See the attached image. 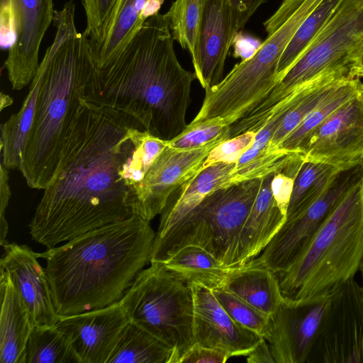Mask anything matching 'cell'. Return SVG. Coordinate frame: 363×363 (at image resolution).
Returning a JSON list of instances; mask_svg holds the SVG:
<instances>
[{
	"label": "cell",
	"instance_id": "38",
	"mask_svg": "<svg viewBox=\"0 0 363 363\" xmlns=\"http://www.w3.org/2000/svg\"><path fill=\"white\" fill-rule=\"evenodd\" d=\"M230 357L224 350L194 344L179 363H225Z\"/></svg>",
	"mask_w": 363,
	"mask_h": 363
},
{
	"label": "cell",
	"instance_id": "5",
	"mask_svg": "<svg viewBox=\"0 0 363 363\" xmlns=\"http://www.w3.org/2000/svg\"><path fill=\"white\" fill-rule=\"evenodd\" d=\"M363 259V172L345 192L303 250L277 274L285 298L333 294L354 278Z\"/></svg>",
	"mask_w": 363,
	"mask_h": 363
},
{
	"label": "cell",
	"instance_id": "11",
	"mask_svg": "<svg viewBox=\"0 0 363 363\" xmlns=\"http://www.w3.org/2000/svg\"><path fill=\"white\" fill-rule=\"evenodd\" d=\"M363 172V167L340 172L322 196L305 211L286 220L263 250L260 261L275 274L288 269L329 212Z\"/></svg>",
	"mask_w": 363,
	"mask_h": 363
},
{
	"label": "cell",
	"instance_id": "26",
	"mask_svg": "<svg viewBox=\"0 0 363 363\" xmlns=\"http://www.w3.org/2000/svg\"><path fill=\"white\" fill-rule=\"evenodd\" d=\"M172 355L169 347L129 322L107 363H172Z\"/></svg>",
	"mask_w": 363,
	"mask_h": 363
},
{
	"label": "cell",
	"instance_id": "15",
	"mask_svg": "<svg viewBox=\"0 0 363 363\" xmlns=\"http://www.w3.org/2000/svg\"><path fill=\"white\" fill-rule=\"evenodd\" d=\"M129 322L118 301L103 308L60 316L55 325L68 337L79 363H107Z\"/></svg>",
	"mask_w": 363,
	"mask_h": 363
},
{
	"label": "cell",
	"instance_id": "3",
	"mask_svg": "<svg viewBox=\"0 0 363 363\" xmlns=\"http://www.w3.org/2000/svg\"><path fill=\"white\" fill-rule=\"evenodd\" d=\"M155 233L135 216L39 253L59 316L100 309L120 301L150 262Z\"/></svg>",
	"mask_w": 363,
	"mask_h": 363
},
{
	"label": "cell",
	"instance_id": "32",
	"mask_svg": "<svg viewBox=\"0 0 363 363\" xmlns=\"http://www.w3.org/2000/svg\"><path fill=\"white\" fill-rule=\"evenodd\" d=\"M342 0H321L297 30L278 64V82L303 53L325 26Z\"/></svg>",
	"mask_w": 363,
	"mask_h": 363
},
{
	"label": "cell",
	"instance_id": "10",
	"mask_svg": "<svg viewBox=\"0 0 363 363\" xmlns=\"http://www.w3.org/2000/svg\"><path fill=\"white\" fill-rule=\"evenodd\" d=\"M301 153L305 160L339 171L363 167V95L359 90L313 131Z\"/></svg>",
	"mask_w": 363,
	"mask_h": 363
},
{
	"label": "cell",
	"instance_id": "43",
	"mask_svg": "<svg viewBox=\"0 0 363 363\" xmlns=\"http://www.w3.org/2000/svg\"><path fill=\"white\" fill-rule=\"evenodd\" d=\"M12 104V98L1 91L0 94V111H1L4 108L11 106Z\"/></svg>",
	"mask_w": 363,
	"mask_h": 363
},
{
	"label": "cell",
	"instance_id": "41",
	"mask_svg": "<svg viewBox=\"0 0 363 363\" xmlns=\"http://www.w3.org/2000/svg\"><path fill=\"white\" fill-rule=\"evenodd\" d=\"M248 363H274L275 360L272 354L269 345L264 338L247 355Z\"/></svg>",
	"mask_w": 363,
	"mask_h": 363
},
{
	"label": "cell",
	"instance_id": "27",
	"mask_svg": "<svg viewBox=\"0 0 363 363\" xmlns=\"http://www.w3.org/2000/svg\"><path fill=\"white\" fill-rule=\"evenodd\" d=\"M360 80L347 79L333 89L281 143L288 152H302L308 139L335 111L359 92Z\"/></svg>",
	"mask_w": 363,
	"mask_h": 363
},
{
	"label": "cell",
	"instance_id": "2",
	"mask_svg": "<svg viewBox=\"0 0 363 363\" xmlns=\"http://www.w3.org/2000/svg\"><path fill=\"white\" fill-rule=\"evenodd\" d=\"M165 14L147 19L110 63L96 65L82 95L84 101L133 117L145 131L171 140L186 128L194 72L179 62Z\"/></svg>",
	"mask_w": 363,
	"mask_h": 363
},
{
	"label": "cell",
	"instance_id": "6",
	"mask_svg": "<svg viewBox=\"0 0 363 363\" xmlns=\"http://www.w3.org/2000/svg\"><path fill=\"white\" fill-rule=\"evenodd\" d=\"M262 182L257 178L211 192L167 233L155 238L150 263H164L182 248L195 246L233 267L239 233Z\"/></svg>",
	"mask_w": 363,
	"mask_h": 363
},
{
	"label": "cell",
	"instance_id": "20",
	"mask_svg": "<svg viewBox=\"0 0 363 363\" xmlns=\"http://www.w3.org/2000/svg\"><path fill=\"white\" fill-rule=\"evenodd\" d=\"M164 0H118L100 39L90 43L96 68L113 60Z\"/></svg>",
	"mask_w": 363,
	"mask_h": 363
},
{
	"label": "cell",
	"instance_id": "1",
	"mask_svg": "<svg viewBox=\"0 0 363 363\" xmlns=\"http://www.w3.org/2000/svg\"><path fill=\"white\" fill-rule=\"evenodd\" d=\"M134 128L144 130L122 111L81 99L54 179L43 189L29 224L33 240L50 249L139 216L119 173L132 147Z\"/></svg>",
	"mask_w": 363,
	"mask_h": 363
},
{
	"label": "cell",
	"instance_id": "33",
	"mask_svg": "<svg viewBox=\"0 0 363 363\" xmlns=\"http://www.w3.org/2000/svg\"><path fill=\"white\" fill-rule=\"evenodd\" d=\"M218 301L238 323L269 340L272 335V317L223 288L212 290Z\"/></svg>",
	"mask_w": 363,
	"mask_h": 363
},
{
	"label": "cell",
	"instance_id": "7",
	"mask_svg": "<svg viewBox=\"0 0 363 363\" xmlns=\"http://www.w3.org/2000/svg\"><path fill=\"white\" fill-rule=\"evenodd\" d=\"M150 264L138 274L120 303L130 322L169 347L172 363H179L194 344L192 290L162 263Z\"/></svg>",
	"mask_w": 363,
	"mask_h": 363
},
{
	"label": "cell",
	"instance_id": "39",
	"mask_svg": "<svg viewBox=\"0 0 363 363\" xmlns=\"http://www.w3.org/2000/svg\"><path fill=\"white\" fill-rule=\"evenodd\" d=\"M9 169L5 167L1 162L0 164V244L3 245L8 241L6 236L8 233V223L5 214L8 206L11 191L9 184Z\"/></svg>",
	"mask_w": 363,
	"mask_h": 363
},
{
	"label": "cell",
	"instance_id": "35",
	"mask_svg": "<svg viewBox=\"0 0 363 363\" xmlns=\"http://www.w3.org/2000/svg\"><path fill=\"white\" fill-rule=\"evenodd\" d=\"M228 125L221 121H209L194 127L186 126L178 136L168 140V145L178 149H191L204 146L220 139L225 140Z\"/></svg>",
	"mask_w": 363,
	"mask_h": 363
},
{
	"label": "cell",
	"instance_id": "17",
	"mask_svg": "<svg viewBox=\"0 0 363 363\" xmlns=\"http://www.w3.org/2000/svg\"><path fill=\"white\" fill-rule=\"evenodd\" d=\"M237 21L232 0H205L194 73L206 89L223 79L225 60L236 35Z\"/></svg>",
	"mask_w": 363,
	"mask_h": 363
},
{
	"label": "cell",
	"instance_id": "12",
	"mask_svg": "<svg viewBox=\"0 0 363 363\" xmlns=\"http://www.w3.org/2000/svg\"><path fill=\"white\" fill-rule=\"evenodd\" d=\"M331 297L332 294L302 299L284 297L272 317V335L268 340L275 362H308Z\"/></svg>",
	"mask_w": 363,
	"mask_h": 363
},
{
	"label": "cell",
	"instance_id": "25",
	"mask_svg": "<svg viewBox=\"0 0 363 363\" xmlns=\"http://www.w3.org/2000/svg\"><path fill=\"white\" fill-rule=\"evenodd\" d=\"M162 264L184 281L198 283L212 290L223 287L233 267L223 265L209 252L195 246L182 248Z\"/></svg>",
	"mask_w": 363,
	"mask_h": 363
},
{
	"label": "cell",
	"instance_id": "14",
	"mask_svg": "<svg viewBox=\"0 0 363 363\" xmlns=\"http://www.w3.org/2000/svg\"><path fill=\"white\" fill-rule=\"evenodd\" d=\"M220 142L218 139L191 149H178L167 145L135 189L139 216L150 221L160 214L171 194L202 170L209 152Z\"/></svg>",
	"mask_w": 363,
	"mask_h": 363
},
{
	"label": "cell",
	"instance_id": "18",
	"mask_svg": "<svg viewBox=\"0 0 363 363\" xmlns=\"http://www.w3.org/2000/svg\"><path fill=\"white\" fill-rule=\"evenodd\" d=\"M0 269L8 272L28 310L34 326H52L60 316L54 307L50 282L36 253L26 245L6 242Z\"/></svg>",
	"mask_w": 363,
	"mask_h": 363
},
{
	"label": "cell",
	"instance_id": "9",
	"mask_svg": "<svg viewBox=\"0 0 363 363\" xmlns=\"http://www.w3.org/2000/svg\"><path fill=\"white\" fill-rule=\"evenodd\" d=\"M308 362L363 363V296L354 278L332 294Z\"/></svg>",
	"mask_w": 363,
	"mask_h": 363
},
{
	"label": "cell",
	"instance_id": "24",
	"mask_svg": "<svg viewBox=\"0 0 363 363\" xmlns=\"http://www.w3.org/2000/svg\"><path fill=\"white\" fill-rule=\"evenodd\" d=\"M40 86L36 72L28 95L18 112L1 124L0 150L1 163L9 169L20 170L26 140L30 130Z\"/></svg>",
	"mask_w": 363,
	"mask_h": 363
},
{
	"label": "cell",
	"instance_id": "19",
	"mask_svg": "<svg viewBox=\"0 0 363 363\" xmlns=\"http://www.w3.org/2000/svg\"><path fill=\"white\" fill-rule=\"evenodd\" d=\"M274 174L262 178L258 194L239 233L233 267L259 255L286 220L272 194L271 184Z\"/></svg>",
	"mask_w": 363,
	"mask_h": 363
},
{
	"label": "cell",
	"instance_id": "13",
	"mask_svg": "<svg viewBox=\"0 0 363 363\" xmlns=\"http://www.w3.org/2000/svg\"><path fill=\"white\" fill-rule=\"evenodd\" d=\"M13 17V41L4 67L13 90L30 84L39 67L43 38L53 21V0H8Z\"/></svg>",
	"mask_w": 363,
	"mask_h": 363
},
{
	"label": "cell",
	"instance_id": "45",
	"mask_svg": "<svg viewBox=\"0 0 363 363\" xmlns=\"http://www.w3.org/2000/svg\"><path fill=\"white\" fill-rule=\"evenodd\" d=\"M359 92L363 95V83L360 82L359 85Z\"/></svg>",
	"mask_w": 363,
	"mask_h": 363
},
{
	"label": "cell",
	"instance_id": "29",
	"mask_svg": "<svg viewBox=\"0 0 363 363\" xmlns=\"http://www.w3.org/2000/svg\"><path fill=\"white\" fill-rule=\"evenodd\" d=\"M132 140V147L121 166L119 173L136 201L135 192L137 186L167 146L168 140L160 139L140 128L133 129Z\"/></svg>",
	"mask_w": 363,
	"mask_h": 363
},
{
	"label": "cell",
	"instance_id": "34",
	"mask_svg": "<svg viewBox=\"0 0 363 363\" xmlns=\"http://www.w3.org/2000/svg\"><path fill=\"white\" fill-rule=\"evenodd\" d=\"M291 152L282 148L267 147L252 160L240 167H235L226 186L247 180L263 178L279 171L284 166Z\"/></svg>",
	"mask_w": 363,
	"mask_h": 363
},
{
	"label": "cell",
	"instance_id": "30",
	"mask_svg": "<svg viewBox=\"0 0 363 363\" xmlns=\"http://www.w3.org/2000/svg\"><path fill=\"white\" fill-rule=\"evenodd\" d=\"M205 0H175L164 13L174 40L186 49L194 67L198 60L199 38Z\"/></svg>",
	"mask_w": 363,
	"mask_h": 363
},
{
	"label": "cell",
	"instance_id": "44",
	"mask_svg": "<svg viewBox=\"0 0 363 363\" xmlns=\"http://www.w3.org/2000/svg\"><path fill=\"white\" fill-rule=\"evenodd\" d=\"M359 271L360 272L361 276H362V283L361 284V287H362V296H363V259L362 260Z\"/></svg>",
	"mask_w": 363,
	"mask_h": 363
},
{
	"label": "cell",
	"instance_id": "42",
	"mask_svg": "<svg viewBox=\"0 0 363 363\" xmlns=\"http://www.w3.org/2000/svg\"><path fill=\"white\" fill-rule=\"evenodd\" d=\"M354 74L356 78L363 77V47L355 62Z\"/></svg>",
	"mask_w": 363,
	"mask_h": 363
},
{
	"label": "cell",
	"instance_id": "4",
	"mask_svg": "<svg viewBox=\"0 0 363 363\" xmlns=\"http://www.w3.org/2000/svg\"><path fill=\"white\" fill-rule=\"evenodd\" d=\"M74 13V0L55 10V38L37 71L35 112L19 170L31 189H45L52 182L67 132L95 67L89 38L77 30Z\"/></svg>",
	"mask_w": 363,
	"mask_h": 363
},
{
	"label": "cell",
	"instance_id": "23",
	"mask_svg": "<svg viewBox=\"0 0 363 363\" xmlns=\"http://www.w3.org/2000/svg\"><path fill=\"white\" fill-rule=\"evenodd\" d=\"M223 288L271 317L284 301L277 274L259 257L233 267Z\"/></svg>",
	"mask_w": 363,
	"mask_h": 363
},
{
	"label": "cell",
	"instance_id": "8",
	"mask_svg": "<svg viewBox=\"0 0 363 363\" xmlns=\"http://www.w3.org/2000/svg\"><path fill=\"white\" fill-rule=\"evenodd\" d=\"M363 47V0H342L310 45L272 89L265 102L276 108L291 94L332 73L354 74ZM359 79V78H358Z\"/></svg>",
	"mask_w": 363,
	"mask_h": 363
},
{
	"label": "cell",
	"instance_id": "36",
	"mask_svg": "<svg viewBox=\"0 0 363 363\" xmlns=\"http://www.w3.org/2000/svg\"><path fill=\"white\" fill-rule=\"evenodd\" d=\"M257 133L248 131L223 140L215 146L203 163L201 169L215 163L236 162L240 156L252 145Z\"/></svg>",
	"mask_w": 363,
	"mask_h": 363
},
{
	"label": "cell",
	"instance_id": "31",
	"mask_svg": "<svg viewBox=\"0 0 363 363\" xmlns=\"http://www.w3.org/2000/svg\"><path fill=\"white\" fill-rule=\"evenodd\" d=\"M26 363H79V360L67 335L54 325L33 327Z\"/></svg>",
	"mask_w": 363,
	"mask_h": 363
},
{
	"label": "cell",
	"instance_id": "37",
	"mask_svg": "<svg viewBox=\"0 0 363 363\" xmlns=\"http://www.w3.org/2000/svg\"><path fill=\"white\" fill-rule=\"evenodd\" d=\"M118 0H82L86 27L84 33L90 43L98 41L108 22Z\"/></svg>",
	"mask_w": 363,
	"mask_h": 363
},
{
	"label": "cell",
	"instance_id": "40",
	"mask_svg": "<svg viewBox=\"0 0 363 363\" xmlns=\"http://www.w3.org/2000/svg\"><path fill=\"white\" fill-rule=\"evenodd\" d=\"M267 0H232L240 32L256 10Z\"/></svg>",
	"mask_w": 363,
	"mask_h": 363
},
{
	"label": "cell",
	"instance_id": "28",
	"mask_svg": "<svg viewBox=\"0 0 363 363\" xmlns=\"http://www.w3.org/2000/svg\"><path fill=\"white\" fill-rule=\"evenodd\" d=\"M340 172L323 162L305 160L294 181L286 220L301 213L318 200Z\"/></svg>",
	"mask_w": 363,
	"mask_h": 363
},
{
	"label": "cell",
	"instance_id": "21",
	"mask_svg": "<svg viewBox=\"0 0 363 363\" xmlns=\"http://www.w3.org/2000/svg\"><path fill=\"white\" fill-rule=\"evenodd\" d=\"M0 362L26 363L34 327L28 310L7 271L0 269Z\"/></svg>",
	"mask_w": 363,
	"mask_h": 363
},
{
	"label": "cell",
	"instance_id": "22",
	"mask_svg": "<svg viewBox=\"0 0 363 363\" xmlns=\"http://www.w3.org/2000/svg\"><path fill=\"white\" fill-rule=\"evenodd\" d=\"M235 164L236 162L215 163L175 189L160 213L155 238H161L167 233L211 192L225 187Z\"/></svg>",
	"mask_w": 363,
	"mask_h": 363
},
{
	"label": "cell",
	"instance_id": "16",
	"mask_svg": "<svg viewBox=\"0 0 363 363\" xmlns=\"http://www.w3.org/2000/svg\"><path fill=\"white\" fill-rule=\"evenodd\" d=\"M189 284L194 300V344L224 350L230 357L249 354L263 337L235 321L212 289L195 282Z\"/></svg>",
	"mask_w": 363,
	"mask_h": 363
}]
</instances>
